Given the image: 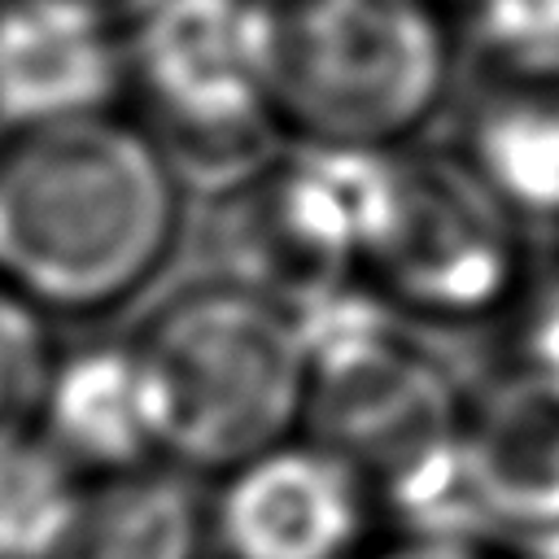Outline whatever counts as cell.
Masks as SVG:
<instances>
[{"mask_svg": "<svg viewBox=\"0 0 559 559\" xmlns=\"http://www.w3.org/2000/svg\"><path fill=\"white\" fill-rule=\"evenodd\" d=\"M397 148L301 144L249 175L214 214L223 280L258 288L288 310L345 288L362 271L393 188Z\"/></svg>", "mask_w": 559, "mask_h": 559, "instance_id": "277c9868", "label": "cell"}, {"mask_svg": "<svg viewBox=\"0 0 559 559\" xmlns=\"http://www.w3.org/2000/svg\"><path fill=\"white\" fill-rule=\"evenodd\" d=\"M92 4H96V9H105L109 17H118L122 26H131V22H135L153 0H92Z\"/></svg>", "mask_w": 559, "mask_h": 559, "instance_id": "2e32d148", "label": "cell"}, {"mask_svg": "<svg viewBox=\"0 0 559 559\" xmlns=\"http://www.w3.org/2000/svg\"><path fill=\"white\" fill-rule=\"evenodd\" d=\"M515 262V210L467 157L397 153L362 262L384 301L424 314H472L511 288Z\"/></svg>", "mask_w": 559, "mask_h": 559, "instance_id": "8992f818", "label": "cell"}, {"mask_svg": "<svg viewBox=\"0 0 559 559\" xmlns=\"http://www.w3.org/2000/svg\"><path fill=\"white\" fill-rule=\"evenodd\" d=\"M48 376L52 354L39 306L0 280V428H17L31 411H39Z\"/></svg>", "mask_w": 559, "mask_h": 559, "instance_id": "4fadbf2b", "label": "cell"}, {"mask_svg": "<svg viewBox=\"0 0 559 559\" xmlns=\"http://www.w3.org/2000/svg\"><path fill=\"white\" fill-rule=\"evenodd\" d=\"M162 419V450L188 467L231 472L288 441L310 411V349L297 314L218 280L166 301L140 332Z\"/></svg>", "mask_w": 559, "mask_h": 559, "instance_id": "7a4b0ae2", "label": "cell"}, {"mask_svg": "<svg viewBox=\"0 0 559 559\" xmlns=\"http://www.w3.org/2000/svg\"><path fill=\"white\" fill-rule=\"evenodd\" d=\"M362 559H493V555L480 550V546L467 542V537H454V533H419V537H411V542L384 546V550L362 555Z\"/></svg>", "mask_w": 559, "mask_h": 559, "instance_id": "9a60e30c", "label": "cell"}, {"mask_svg": "<svg viewBox=\"0 0 559 559\" xmlns=\"http://www.w3.org/2000/svg\"><path fill=\"white\" fill-rule=\"evenodd\" d=\"M463 157L515 210L559 218V57L485 61Z\"/></svg>", "mask_w": 559, "mask_h": 559, "instance_id": "30bf717a", "label": "cell"}, {"mask_svg": "<svg viewBox=\"0 0 559 559\" xmlns=\"http://www.w3.org/2000/svg\"><path fill=\"white\" fill-rule=\"evenodd\" d=\"M127 83V26L92 0H0L4 131L109 114Z\"/></svg>", "mask_w": 559, "mask_h": 559, "instance_id": "ba28073f", "label": "cell"}, {"mask_svg": "<svg viewBox=\"0 0 559 559\" xmlns=\"http://www.w3.org/2000/svg\"><path fill=\"white\" fill-rule=\"evenodd\" d=\"M362 528V472L323 441H280L245 459L210 511L223 559H354Z\"/></svg>", "mask_w": 559, "mask_h": 559, "instance_id": "52a82bcc", "label": "cell"}, {"mask_svg": "<svg viewBox=\"0 0 559 559\" xmlns=\"http://www.w3.org/2000/svg\"><path fill=\"white\" fill-rule=\"evenodd\" d=\"M179 210L162 140L118 114L0 140V280L39 310L96 314L127 301L166 262Z\"/></svg>", "mask_w": 559, "mask_h": 559, "instance_id": "6da1fadb", "label": "cell"}, {"mask_svg": "<svg viewBox=\"0 0 559 559\" xmlns=\"http://www.w3.org/2000/svg\"><path fill=\"white\" fill-rule=\"evenodd\" d=\"M39 419V432L87 476L148 467L162 450L157 393L140 345H87L52 362Z\"/></svg>", "mask_w": 559, "mask_h": 559, "instance_id": "9c48e42d", "label": "cell"}, {"mask_svg": "<svg viewBox=\"0 0 559 559\" xmlns=\"http://www.w3.org/2000/svg\"><path fill=\"white\" fill-rule=\"evenodd\" d=\"M266 13L275 118L301 144L397 148L450 92L437 0H266Z\"/></svg>", "mask_w": 559, "mask_h": 559, "instance_id": "3957f363", "label": "cell"}, {"mask_svg": "<svg viewBox=\"0 0 559 559\" xmlns=\"http://www.w3.org/2000/svg\"><path fill=\"white\" fill-rule=\"evenodd\" d=\"M480 61L559 57V0H472Z\"/></svg>", "mask_w": 559, "mask_h": 559, "instance_id": "5bb4252c", "label": "cell"}, {"mask_svg": "<svg viewBox=\"0 0 559 559\" xmlns=\"http://www.w3.org/2000/svg\"><path fill=\"white\" fill-rule=\"evenodd\" d=\"M201 507L188 480L153 467L100 476L61 559H192Z\"/></svg>", "mask_w": 559, "mask_h": 559, "instance_id": "8fae6325", "label": "cell"}, {"mask_svg": "<svg viewBox=\"0 0 559 559\" xmlns=\"http://www.w3.org/2000/svg\"><path fill=\"white\" fill-rule=\"evenodd\" d=\"M83 476L44 432L0 428V559H61L92 498Z\"/></svg>", "mask_w": 559, "mask_h": 559, "instance_id": "7c38bea8", "label": "cell"}, {"mask_svg": "<svg viewBox=\"0 0 559 559\" xmlns=\"http://www.w3.org/2000/svg\"><path fill=\"white\" fill-rule=\"evenodd\" d=\"M127 52L131 87L183 153H245L280 127L266 0H153Z\"/></svg>", "mask_w": 559, "mask_h": 559, "instance_id": "5b68a950", "label": "cell"}]
</instances>
